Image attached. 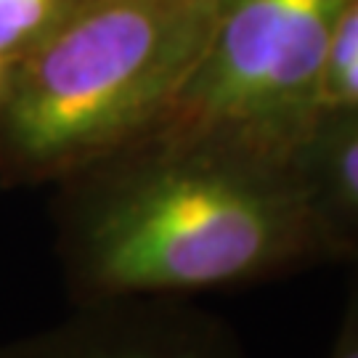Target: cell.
I'll list each match as a JSON object with an SVG mask.
<instances>
[{"label":"cell","instance_id":"7","mask_svg":"<svg viewBox=\"0 0 358 358\" xmlns=\"http://www.w3.org/2000/svg\"><path fill=\"white\" fill-rule=\"evenodd\" d=\"M358 106V56L327 59L321 77V109Z\"/></svg>","mask_w":358,"mask_h":358},{"label":"cell","instance_id":"1","mask_svg":"<svg viewBox=\"0 0 358 358\" xmlns=\"http://www.w3.org/2000/svg\"><path fill=\"white\" fill-rule=\"evenodd\" d=\"M56 186L72 306L196 300L332 266L292 157L217 133L159 125Z\"/></svg>","mask_w":358,"mask_h":358},{"label":"cell","instance_id":"2","mask_svg":"<svg viewBox=\"0 0 358 358\" xmlns=\"http://www.w3.org/2000/svg\"><path fill=\"white\" fill-rule=\"evenodd\" d=\"M226 0H88L0 85V183H62L165 122Z\"/></svg>","mask_w":358,"mask_h":358},{"label":"cell","instance_id":"8","mask_svg":"<svg viewBox=\"0 0 358 358\" xmlns=\"http://www.w3.org/2000/svg\"><path fill=\"white\" fill-rule=\"evenodd\" d=\"M327 358H358V260L348 263V287L343 310Z\"/></svg>","mask_w":358,"mask_h":358},{"label":"cell","instance_id":"4","mask_svg":"<svg viewBox=\"0 0 358 358\" xmlns=\"http://www.w3.org/2000/svg\"><path fill=\"white\" fill-rule=\"evenodd\" d=\"M0 358H247L226 319L183 297L77 303L45 329L0 345Z\"/></svg>","mask_w":358,"mask_h":358},{"label":"cell","instance_id":"5","mask_svg":"<svg viewBox=\"0 0 358 358\" xmlns=\"http://www.w3.org/2000/svg\"><path fill=\"white\" fill-rule=\"evenodd\" d=\"M310 215L332 263L358 260V106L321 109L292 154Z\"/></svg>","mask_w":358,"mask_h":358},{"label":"cell","instance_id":"3","mask_svg":"<svg viewBox=\"0 0 358 358\" xmlns=\"http://www.w3.org/2000/svg\"><path fill=\"white\" fill-rule=\"evenodd\" d=\"M345 0H226L162 125L292 157L321 115V77Z\"/></svg>","mask_w":358,"mask_h":358},{"label":"cell","instance_id":"9","mask_svg":"<svg viewBox=\"0 0 358 358\" xmlns=\"http://www.w3.org/2000/svg\"><path fill=\"white\" fill-rule=\"evenodd\" d=\"M6 69H8V64H6V62H0V85H3V77H6Z\"/></svg>","mask_w":358,"mask_h":358},{"label":"cell","instance_id":"6","mask_svg":"<svg viewBox=\"0 0 358 358\" xmlns=\"http://www.w3.org/2000/svg\"><path fill=\"white\" fill-rule=\"evenodd\" d=\"M88 0H0V62L38 45Z\"/></svg>","mask_w":358,"mask_h":358}]
</instances>
